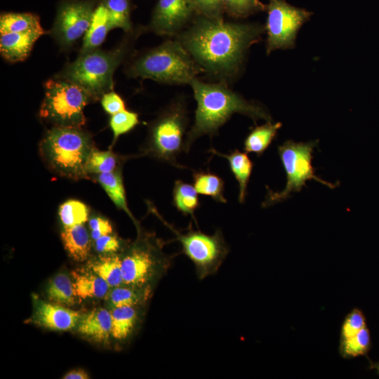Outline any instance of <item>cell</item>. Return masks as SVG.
Segmentation results:
<instances>
[{
	"instance_id": "1",
	"label": "cell",
	"mask_w": 379,
	"mask_h": 379,
	"mask_svg": "<svg viewBox=\"0 0 379 379\" xmlns=\"http://www.w3.org/2000/svg\"><path fill=\"white\" fill-rule=\"evenodd\" d=\"M265 27L213 20L199 15L175 38L202 72L227 84L239 73L248 48L261 39Z\"/></svg>"
},
{
	"instance_id": "2",
	"label": "cell",
	"mask_w": 379,
	"mask_h": 379,
	"mask_svg": "<svg viewBox=\"0 0 379 379\" xmlns=\"http://www.w3.org/2000/svg\"><path fill=\"white\" fill-rule=\"evenodd\" d=\"M190 85L197 106L194 124L186 137V152L198 138L217 134L219 128L235 113L250 117L254 123L259 119L272 121L271 116L262 105L246 100L225 83H206L196 77Z\"/></svg>"
},
{
	"instance_id": "3",
	"label": "cell",
	"mask_w": 379,
	"mask_h": 379,
	"mask_svg": "<svg viewBox=\"0 0 379 379\" xmlns=\"http://www.w3.org/2000/svg\"><path fill=\"white\" fill-rule=\"evenodd\" d=\"M202 72L177 40H167L135 58L127 68L131 77L150 79L166 84H190Z\"/></svg>"
},
{
	"instance_id": "4",
	"label": "cell",
	"mask_w": 379,
	"mask_h": 379,
	"mask_svg": "<svg viewBox=\"0 0 379 379\" xmlns=\"http://www.w3.org/2000/svg\"><path fill=\"white\" fill-rule=\"evenodd\" d=\"M138 237L120 253L124 284L154 289L166 274L173 255L164 251L166 242L154 234L137 228Z\"/></svg>"
},
{
	"instance_id": "5",
	"label": "cell",
	"mask_w": 379,
	"mask_h": 379,
	"mask_svg": "<svg viewBox=\"0 0 379 379\" xmlns=\"http://www.w3.org/2000/svg\"><path fill=\"white\" fill-rule=\"evenodd\" d=\"M94 148L91 135L81 128L54 126L40 144L44 159L61 176L78 180L88 178V158Z\"/></svg>"
},
{
	"instance_id": "6",
	"label": "cell",
	"mask_w": 379,
	"mask_h": 379,
	"mask_svg": "<svg viewBox=\"0 0 379 379\" xmlns=\"http://www.w3.org/2000/svg\"><path fill=\"white\" fill-rule=\"evenodd\" d=\"M130 49L129 40L122 41L111 51L99 48L79 54L77 59L67 65L55 78L62 79L85 90L93 100L112 91L113 75Z\"/></svg>"
},
{
	"instance_id": "7",
	"label": "cell",
	"mask_w": 379,
	"mask_h": 379,
	"mask_svg": "<svg viewBox=\"0 0 379 379\" xmlns=\"http://www.w3.org/2000/svg\"><path fill=\"white\" fill-rule=\"evenodd\" d=\"M188 124L185 100L174 99L152 124L147 152L175 167H182L178 164L177 157L185 151Z\"/></svg>"
},
{
	"instance_id": "8",
	"label": "cell",
	"mask_w": 379,
	"mask_h": 379,
	"mask_svg": "<svg viewBox=\"0 0 379 379\" xmlns=\"http://www.w3.org/2000/svg\"><path fill=\"white\" fill-rule=\"evenodd\" d=\"M318 142V140L306 142L288 140L278 146V153L286 174V185L281 192H274L267 187V194L262 207H269L286 200L292 193L300 192L310 180L319 182L331 189L339 185V182L331 183L315 174L312 159L314 149Z\"/></svg>"
},
{
	"instance_id": "9",
	"label": "cell",
	"mask_w": 379,
	"mask_h": 379,
	"mask_svg": "<svg viewBox=\"0 0 379 379\" xmlns=\"http://www.w3.org/2000/svg\"><path fill=\"white\" fill-rule=\"evenodd\" d=\"M45 97L40 116L54 126L81 128L85 124V106L91 96L77 84L62 79H49L44 84Z\"/></svg>"
},
{
	"instance_id": "10",
	"label": "cell",
	"mask_w": 379,
	"mask_h": 379,
	"mask_svg": "<svg viewBox=\"0 0 379 379\" xmlns=\"http://www.w3.org/2000/svg\"><path fill=\"white\" fill-rule=\"evenodd\" d=\"M152 211L157 214L154 208ZM157 215L175 234V240L181 245L182 253L193 263L199 280L218 271L229 253L228 246L220 230H216L214 234L210 235L200 230H194L190 225L185 232H181L163 220L159 214Z\"/></svg>"
},
{
	"instance_id": "11",
	"label": "cell",
	"mask_w": 379,
	"mask_h": 379,
	"mask_svg": "<svg viewBox=\"0 0 379 379\" xmlns=\"http://www.w3.org/2000/svg\"><path fill=\"white\" fill-rule=\"evenodd\" d=\"M267 17L266 53L277 49L293 48L298 30L312 13L288 4L285 0H269L265 6Z\"/></svg>"
},
{
	"instance_id": "12",
	"label": "cell",
	"mask_w": 379,
	"mask_h": 379,
	"mask_svg": "<svg viewBox=\"0 0 379 379\" xmlns=\"http://www.w3.org/2000/svg\"><path fill=\"white\" fill-rule=\"evenodd\" d=\"M99 0H62L51 30L63 48L72 46L84 36L91 25Z\"/></svg>"
},
{
	"instance_id": "13",
	"label": "cell",
	"mask_w": 379,
	"mask_h": 379,
	"mask_svg": "<svg viewBox=\"0 0 379 379\" xmlns=\"http://www.w3.org/2000/svg\"><path fill=\"white\" fill-rule=\"evenodd\" d=\"M198 15L192 0H159L149 29L157 35L175 37Z\"/></svg>"
},
{
	"instance_id": "14",
	"label": "cell",
	"mask_w": 379,
	"mask_h": 379,
	"mask_svg": "<svg viewBox=\"0 0 379 379\" xmlns=\"http://www.w3.org/2000/svg\"><path fill=\"white\" fill-rule=\"evenodd\" d=\"M33 310L25 322L54 331L76 330L84 313L32 295Z\"/></svg>"
},
{
	"instance_id": "15",
	"label": "cell",
	"mask_w": 379,
	"mask_h": 379,
	"mask_svg": "<svg viewBox=\"0 0 379 379\" xmlns=\"http://www.w3.org/2000/svg\"><path fill=\"white\" fill-rule=\"evenodd\" d=\"M76 331L91 342L107 345L112 338L111 312L103 307L93 308L84 314Z\"/></svg>"
},
{
	"instance_id": "16",
	"label": "cell",
	"mask_w": 379,
	"mask_h": 379,
	"mask_svg": "<svg viewBox=\"0 0 379 379\" xmlns=\"http://www.w3.org/2000/svg\"><path fill=\"white\" fill-rule=\"evenodd\" d=\"M146 306H122L112 308V338L126 344L138 331Z\"/></svg>"
},
{
	"instance_id": "17",
	"label": "cell",
	"mask_w": 379,
	"mask_h": 379,
	"mask_svg": "<svg viewBox=\"0 0 379 379\" xmlns=\"http://www.w3.org/2000/svg\"><path fill=\"white\" fill-rule=\"evenodd\" d=\"M44 34V29L1 33V55L11 62L22 61L29 55L36 41Z\"/></svg>"
},
{
	"instance_id": "18",
	"label": "cell",
	"mask_w": 379,
	"mask_h": 379,
	"mask_svg": "<svg viewBox=\"0 0 379 379\" xmlns=\"http://www.w3.org/2000/svg\"><path fill=\"white\" fill-rule=\"evenodd\" d=\"M73 288L79 299H101L106 297L110 286L100 276L89 270L72 272Z\"/></svg>"
},
{
	"instance_id": "19",
	"label": "cell",
	"mask_w": 379,
	"mask_h": 379,
	"mask_svg": "<svg viewBox=\"0 0 379 379\" xmlns=\"http://www.w3.org/2000/svg\"><path fill=\"white\" fill-rule=\"evenodd\" d=\"M112 29L113 28L109 14L100 1L95 8L89 28L84 35L80 54L98 48Z\"/></svg>"
},
{
	"instance_id": "20",
	"label": "cell",
	"mask_w": 379,
	"mask_h": 379,
	"mask_svg": "<svg viewBox=\"0 0 379 379\" xmlns=\"http://www.w3.org/2000/svg\"><path fill=\"white\" fill-rule=\"evenodd\" d=\"M61 239L65 249L73 260L84 262L89 258L92 239L84 224L63 228Z\"/></svg>"
},
{
	"instance_id": "21",
	"label": "cell",
	"mask_w": 379,
	"mask_h": 379,
	"mask_svg": "<svg viewBox=\"0 0 379 379\" xmlns=\"http://www.w3.org/2000/svg\"><path fill=\"white\" fill-rule=\"evenodd\" d=\"M154 289L123 284L110 288L106 300L111 308L122 306H146Z\"/></svg>"
},
{
	"instance_id": "22",
	"label": "cell",
	"mask_w": 379,
	"mask_h": 379,
	"mask_svg": "<svg viewBox=\"0 0 379 379\" xmlns=\"http://www.w3.org/2000/svg\"><path fill=\"white\" fill-rule=\"evenodd\" d=\"M209 152L226 159L239 184V201L244 203L247 194V186L253 171V164L247 152L235 149L230 154H222L213 148Z\"/></svg>"
},
{
	"instance_id": "23",
	"label": "cell",
	"mask_w": 379,
	"mask_h": 379,
	"mask_svg": "<svg viewBox=\"0 0 379 379\" xmlns=\"http://www.w3.org/2000/svg\"><path fill=\"white\" fill-rule=\"evenodd\" d=\"M94 178L102 186L114 205L132 219L137 228L140 227L128 206L121 170L95 175Z\"/></svg>"
},
{
	"instance_id": "24",
	"label": "cell",
	"mask_w": 379,
	"mask_h": 379,
	"mask_svg": "<svg viewBox=\"0 0 379 379\" xmlns=\"http://www.w3.org/2000/svg\"><path fill=\"white\" fill-rule=\"evenodd\" d=\"M87 268L102 278L110 288L124 284L121 253L99 255L88 262Z\"/></svg>"
},
{
	"instance_id": "25",
	"label": "cell",
	"mask_w": 379,
	"mask_h": 379,
	"mask_svg": "<svg viewBox=\"0 0 379 379\" xmlns=\"http://www.w3.org/2000/svg\"><path fill=\"white\" fill-rule=\"evenodd\" d=\"M281 122L267 121L261 126H256L246 136L244 142V149L247 153H255L260 157L268 148L281 127Z\"/></svg>"
},
{
	"instance_id": "26",
	"label": "cell",
	"mask_w": 379,
	"mask_h": 379,
	"mask_svg": "<svg viewBox=\"0 0 379 379\" xmlns=\"http://www.w3.org/2000/svg\"><path fill=\"white\" fill-rule=\"evenodd\" d=\"M45 293L47 300L53 303L70 307L77 302L72 281L66 273H58L49 280Z\"/></svg>"
},
{
	"instance_id": "27",
	"label": "cell",
	"mask_w": 379,
	"mask_h": 379,
	"mask_svg": "<svg viewBox=\"0 0 379 379\" xmlns=\"http://www.w3.org/2000/svg\"><path fill=\"white\" fill-rule=\"evenodd\" d=\"M173 204L184 215H190L197 224L194 212L199 206V201L194 185L180 180H175L173 190Z\"/></svg>"
},
{
	"instance_id": "28",
	"label": "cell",
	"mask_w": 379,
	"mask_h": 379,
	"mask_svg": "<svg viewBox=\"0 0 379 379\" xmlns=\"http://www.w3.org/2000/svg\"><path fill=\"white\" fill-rule=\"evenodd\" d=\"M44 29L37 15L31 13H4L0 18V32H24Z\"/></svg>"
},
{
	"instance_id": "29",
	"label": "cell",
	"mask_w": 379,
	"mask_h": 379,
	"mask_svg": "<svg viewBox=\"0 0 379 379\" xmlns=\"http://www.w3.org/2000/svg\"><path fill=\"white\" fill-rule=\"evenodd\" d=\"M193 185L198 194L211 197L219 203H227L224 197L225 182L216 174L198 171L193 173Z\"/></svg>"
},
{
	"instance_id": "30",
	"label": "cell",
	"mask_w": 379,
	"mask_h": 379,
	"mask_svg": "<svg viewBox=\"0 0 379 379\" xmlns=\"http://www.w3.org/2000/svg\"><path fill=\"white\" fill-rule=\"evenodd\" d=\"M371 346V338L368 328L365 326L355 335L345 339H340L339 352L345 359H352L364 356Z\"/></svg>"
},
{
	"instance_id": "31",
	"label": "cell",
	"mask_w": 379,
	"mask_h": 379,
	"mask_svg": "<svg viewBox=\"0 0 379 379\" xmlns=\"http://www.w3.org/2000/svg\"><path fill=\"white\" fill-rule=\"evenodd\" d=\"M109 14L112 28L132 32L131 0H102Z\"/></svg>"
},
{
	"instance_id": "32",
	"label": "cell",
	"mask_w": 379,
	"mask_h": 379,
	"mask_svg": "<svg viewBox=\"0 0 379 379\" xmlns=\"http://www.w3.org/2000/svg\"><path fill=\"white\" fill-rule=\"evenodd\" d=\"M88 208L78 200H68L60 206L58 215L64 228L84 224L88 220Z\"/></svg>"
},
{
	"instance_id": "33",
	"label": "cell",
	"mask_w": 379,
	"mask_h": 379,
	"mask_svg": "<svg viewBox=\"0 0 379 379\" xmlns=\"http://www.w3.org/2000/svg\"><path fill=\"white\" fill-rule=\"evenodd\" d=\"M117 163V157L112 151H100L94 147L88 158L86 171L90 178L91 175L115 171Z\"/></svg>"
},
{
	"instance_id": "34",
	"label": "cell",
	"mask_w": 379,
	"mask_h": 379,
	"mask_svg": "<svg viewBox=\"0 0 379 379\" xmlns=\"http://www.w3.org/2000/svg\"><path fill=\"white\" fill-rule=\"evenodd\" d=\"M224 11L230 16L242 18L255 13L265 10L259 0H221Z\"/></svg>"
},
{
	"instance_id": "35",
	"label": "cell",
	"mask_w": 379,
	"mask_h": 379,
	"mask_svg": "<svg viewBox=\"0 0 379 379\" xmlns=\"http://www.w3.org/2000/svg\"><path fill=\"white\" fill-rule=\"evenodd\" d=\"M139 124L136 112L124 109L111 116L109 126L113 133V144L117 138L128 133Z\"/></svg>"
},
{
	"instance_id": "36",
	"label": "cell",
	"mask_w": 379,
	"mask_h": 379,
	"mask_svg": "<svg viewBox=\"0 0 379 379\" xmlns=\"http://www.w3.org/2000/svg\"><path fill=\"white\" fill-rule=\"evenodd\" d=\"M366 326L363 312L357 308L352 310L345 317L341 327L340 339L350 338Z\"/></svg>"
},
{
	"instance_id": "37",
	"label": "cell",
	"mask_w": 379,
	"mask_h": 379,
	"mask_svg": "<svg viewBox=\"0 0 379 379\" xmlns=\"http://www.w3.org/2000/svg\"><path fill=\"white\" fill-rule=\"evenodd\" d=\"M127 244V241L112 233L94 241V248L99 255L120 253Z\"/></svg>"
},
{
	"instance_id": "38",
	"label": "cell",
	"mask_w": 379,
	"mask_h": 379,
	"mask_svg": "<svg viewBox=\"0 0 379 379\" xmlns=\"http://www.w3.org/2000/svg\"><path fill=\"white\" fill-rule=\"evenodd\" d=\"M198 15L217 20H223L225 13L221 0H192Z\"/></svg>"
},
{
	"instance_id": "39",
	"label": "cell",
	"mask_w": 379,
	"mask_h": 379,
	"mask_svg": "<svg viewBox=\"0 0 379 379\" xmlns=\"http://www.w3.org/2000/svg\"><path fill=\"white\" fill-rule=\"evenodd\" d=\"M90 235L93 241L100 237L112 234L113 228L108 220L100 217H91L88 220Z\"/></svg>"
},
{
	"instance_id": "40",
	"label": "cell",
	"mask_w": 379,
	"mask_h": 379,
	"mask_svg": "<svg viewBox=\"0 0 379 379\" xmlns=\"http://www.w3.org/2000/svg\"><path fill=\"white\" fill-rule=\"evenodd\" d=\"M101 105L104 110L111 116L126 109L123 99L113 91L107 92L102 96Z\"/></svg>"
},
{
	"instance_id": "41",
	"label": "cell",
	"mask_w": 379,
	"mask_h": 379,
	"mask_svg": "<svg viewBox=\"0 0 379 379\" xmlns=\"http://www.w3.org/2000/svg\"><path fill=\"white\" fill-rule=\"evenodd\" d=\"M65 379H88L90 378L88 373L84 369L77 368L67 372L64 375Z\"/></svg>"
},
{
	"instance_id": "42",
	"label": "cell",
	"mask_w": 379,
	"mask_h": 379,
	"mask_svg": "<svg viewBox=\"0 0 379 379\" xmlns=\"http://www.w3.org/2000/svg\"><path fill=\"white\" fill-rule=\"evenodd\" d=\"M370 368L375 370L377 373L379 374V361L375 362V363L371 362Z\"/></svg>"
}]
</instances>
